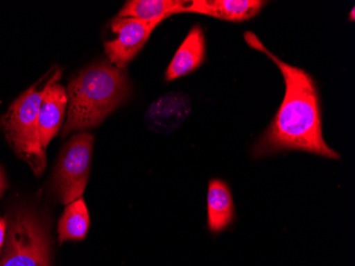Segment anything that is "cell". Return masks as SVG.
I'll return each mask as SVG.
<instances>
[{
    "label": "cell",
    "instance_id": "6da1fadb",
    "mask_svg": "<svg viewBox=\"0 0 355 266\" xmlns=\"http://www.w3.org/2000/svg\"><path fill=\"white\" fill-rule=\"evenodd\" d=\"M250 47L265 53L278 66L285 81V95L270 126L254 146V156L265 157L284 151H301L340 159L324 141L316 83L310 74L289 65L267 49L257 35L245 33Z\"/></svg>",
    "mask_w": 355,
    "mask_h": 266
},
{
    "label": "cell",
    "instance_id": "7a4b0ae2",
    "mask_svg": "<svg viewBox=\"0 0 355 266\" xmlns=\"http://www.w3.org/2000/svg\"><path fill=\"white\" fill-rule=\"evenodd\" d=\"M130 85L127 74L109 62L89 66L71 80L69 114L63 135L103 123L127 96Z\"/></svg>",
    "mask_w": 355,
    "mask_h": 266
},
{
    "label": "cell",
    "instance_id": "3957f363",
    "mask_svg": "<svg viewBox=\"0 0 355 266\" xmlns=\"http://www.w3.org/2000/svg\"><path fill=\"white\" fill-rule=\"evenodd\" d=\"M60 78L61 71L55 72V75L51 76L39 90L40 80L24 92L0 119V126L5 131L6 138L13 151L31 167L32 172L37 176L43 174L47 163L46 151L40 143L37 129L40 107L48 88Z\"/></svg>",
    "mask_w": 355,
    "mask_h": 266
},
{
    "label": "cell",
    "instance_id": "277c9868",
    "mask_svg": "<svg viewBox=\"0 0 355 266\" xmlns=\"http://www.w3.org/2000/svg\"><path fill=\"white\" fill-rule=\"evenodd\" d=\"M0 266H51V237L43 217L30 208L8 215Z\"/></svg>",
    "mask_w": 355,
    "mask_h": 266
},
{
    "label": "cell",
    "instance_id": "5b68a950",
    "mask_svg": "<svg viewBox=\"0 0 355 266\" xmlns=\"http://www.w3.org/2000/svg\"><path fill=\"white\" fill-rule=\"evenodd\" d=\"M94 137L89 132L73 135L62 149L53 173V185L62 203L81 198L89 181Z\"/></svg>",
    "mask_w": 355,
    "mask_h": 266
},
{
    "label": "cell",
    "instance_id": "8992f818",
    "mask_svg": "<svg viewBox=\"0 0 355 266\" xmlns=\"http://www.w3.org/2000/svg\"><path fill=\"white\" fill-rule=\"evenodd\" d=\"M159 23L131 17H115L112 31L116 38L105 42V51L110 63L123 69L139 55Z\"/></svg>",
    "mask_w": 355,
    "mask_h": 266
},
{
    "label": "cell",
    "instance_id": "52a82bcc",
    "mask_svg": "<svg viewBox=\"0 0 355 266\" xmlns=\"http://www.w3.org/2000/svg\"><path fill=\"white\" fill-rule=\"evenodd\" d=\"M191 113V99L183 93H169L151 103L145 114V124L159 133L175 131Z\"/></svg>",
    "mask_w": 355,
    "mask_h": 266
},
{
    "label": "cell",
    "instance_id": "ba28073f",
    "mask_svg": "<svg viewBox=\"0 0 355 266\" xmlns=\"http://www.w3.org/2000/svg\"><path fill=\"white\" fill-rule=\"evenodd\" d=\"M261 0H193L184 9L189 13L211 16L223 21L241 22L253 19L265 6Z\"/></svg>",
    "mask_w": 355,
    "mask_h": 266
},
{
    "label": "cell",
    "instance_id": "9c48e42d",
    "mask_svg": "<svg viewBox=\"0 0 355 266\" xmlns=\"http://www.w3.org/2000/svg\"><path fill=\"white\" fill-rule=\"evenodd\" d=\"M67 101V90L58 81L53 82L44 96L37 117L40 143L44 151H46L48 144L58 135L61 128Z\"/></svg>",
    "mask_w": 355,
    "mask_h": 266
},
{
    "label": "cell",
    "instance_id": "30bf717a",
    "mask_svg": "<svg viewBox=\"0 0 355 266\" xmlns=\"http://www.w3.org/2000/svg\"><path fill=\"white\" fill-rule=\"evenodd\" d=\"M205 60V38L200 26L191 28L167 67L165 79L173 81L196 71Z\"/></svg>",
    "mask_w": 355,
    "mask_h": 266
},
{
    "label": "cell",
    "instance_id": "8fae6325",
    "mask_svg": "<svg viewBox=\"0 0 355 266\" xmlns=\"http://www.w3.org/2000/svg\"><path fill=\"white\" fill-rule=\"evenodd\" d=\"M234 219V203L230 188L221 180H211L207 190V226L209 231L219 233Z\"/></svg>",
    "mask_w": 355,
    "mask_h": 266
},
{
    "label": "cell",
    "instance_id": "7c38bea8",
    "mask_svg": "<svg viewBox=\"0 0 355 266\" xmlns=\"http://www.w3.org/2000/svg\"><path fill=\"white\" fill-rule=\"evenodd\" d=\"M187 3L182 0H129L121 8L119 17L161 24L173 14L184 13Z\"/></svg>",
    "mask_w": 355,
    "mask_h": 266
},
{
    "label": "cell",
    "instance_id": "4fadbf2b",
    "mask_svg": "<svg viewBox=\"0 0 355 266\" xmlns=\"http://www.w3.org/2000/svg\"><path fill=\"white\" fill-rule=\"evenodd\" d=\"M89 228V214L83 198L69 203L59 221L58 233L60 243L83 241Z\"/></svg>",
    "mask_w": 355,
    "mask_h": 266
},
{
    "label": "cell",
    "instance_id": "5bb4252c",
    "mask_svg": "<svg viewBox=\"0 0 355 266\" xmlns=\"http://www.w3.org/2000/svg\"><path fill=\"white\" fill-rule=\"evenodd\" d=\"M6 231H7V221L0 216V253L5 244Z\"/></svg>",
    "mask_w": 355,
    "mask_h": 266
},
{
    "label": "cell",
    "instance_id": "9a60e30c",
    "mask_svg": "<svg viewBox=\"0 0 355 266\" xmlns=\"http://www.w3.org/2000/svg\"><path fill=\"white\" fill-rule=\"evenodd\" d=\"M7 180H6L5 174H3V169H0V197L3 196V192L7 189Z\"/></svg>",
    "mask_w": 355,
    "mask_h": 266
},
{
    "label": "cell",
    "instance_id": "2e32d148",
    "mask_svg": "<svg viewBox=\"0 0 355 266\" xmlns=\"http://www.w3.org/2000/svg\"><path fill=\"white\" fill-rule=\"evenodd\" d=\"M351 19H354V9L352 10V12H351Z\"/></svg>",
    "mask_w": 355,
    "mask_h": 266
}]
</instances>
